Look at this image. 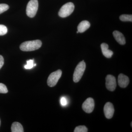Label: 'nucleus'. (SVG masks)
<instances>
[{
  "label": "nucleus",
  "mask_w": 132,
  "mask_h": 132,
  "mask_svg": "<svg viewBox=\"0 0 132 132\" xmlns=\"http://www.w3.org/2000/svg\"><path fill=\"white\" fill-rule=\"evenodd\" d=\"M120 19L122 21H132V15L123 14L120 16Z\"/></svg>",
  "instance_id": "nucleus-14"
},
{
  "label": "nucleus",
  "mask_w": 132,
  "mask_h": 132,
  "mask_svg": "<svg viewBox=\"0 0 132 132\" xmlns=\"http://www.w3.org/2000/svg\"><path fill=\"white\" fill-rule=\"evenodd\" d=\"M90 22L84 20L81 22L78 26V31L79 33H83L90 28Z\"/></svg>",
  "instance_id": "nucleus-12"
},
{
  "label": "nucleus",
  "mask_w": 132,
  "mask_h": 132,
  "mask_svg": "<svg viewBox=\"0 0 132 132\" xmlns=\"http://www.w3.org/2000/svg\"><path fill=\"white\" fill-rule=\"evenodd\" d=\"M104 112L106 118L110 119L112 118L114 113L113 105L110 102H107L104 106Z\"/></svg>",
  "instance_id": "nucleus-8"
},
{
  "label": "nucleus",
  "mask_w": 132,
  "mask_h": 132,
  "mask_svg": "<svg viewBox=\"0 0 132 132\" xmlns=\"http://www.w3.org/2000/svg\"><path fill=\"white\" fill-rule=\"evenodd\" d=\"M4 64V59L1 55H0V69L3 65Z\"/></svg>",
  "instance_id": "nucleus-21"
},
{
  "label": "nucleus",
  "mask_w": 132,
  "mask_h": 132,
  "mask_svg": "<svg viewBox=\"0 0 132 132\" xmlns=\"http://www.w3.org/2000/svg\"><path fill=\"white\" fill-rule=\"evenodd\" d=\"M106 86L107 89L113 92L115 90L116 87V78L113 76L109 75L106 78Z\"/></svg>",
  "instance_id": "nucleus-7"
},
{
  "label": "nucleus",
  "mask_w": 132,
  "mask_h": 132,
  "mask_svg": "<svg viewBox=\"0 0 132 132\" xmlns=\"http://www.w3.org/2000/svg\"><path fill=\"white\" fill-rule=\"evenodd\" d=\"M38 8V0H31L27 5L26 13L27 15L30 17L33 18L36 14Z\"/></svg>",
  "instance_id": "nucleus-4"
},
{
  "label": "nucleus",
  "mask_w": 132,
  "mask_h": 132,
  "mask_svg": "<svg viewBox=\"0 0 132 132\" xmlns=\"http://www.w3.org/2000/svg\"><path fill=\"white\" fill-rule=\"evenodd\" d=\"M42 45V42L40 40H36L22 43L20 48L21 50L24 52H31L39 49Z\"/></svg>",
  "instance_id": "nucleus-1"
},
{
  "label": "nucleus",
  "mask_w": 132,
  "mask_h": 132,
  "mask_svg": "<svg viewBox=\"0 0 132 132\" xmlns=\"http://www.w3.org/2000/svg\"><path fill=\"white\" fill-rule=\"evenodd\" d=\"M11 130L12 132H24L22 126L20 123L17 122H15L12 124Z\"/></svg>",
  "instance_id": "nucleus-13"
},
{
  "label": "nucleus",
  "mask_w": 132,
  "mask_h": 132,
  "mask_svg": "<svg viewBox=\"0 0 132 132\" xmlns=\"http://www.w3.org/2000/svg\"><path fill=\"white\" fill-rule=\"evenodd\" d=\"M27 65L24 66V68L26 69H31L34 67V60H29L27 61Z\"/></svg>",
  "instance_id": "nucleus-16"
},
{
  "label": "nucleus",
  "mask_w": 132,
  "mask_h": 132,
  "mask_svg": "<svg viewBox=\"0 0 132 132\" xmlns=\"http://www.w3.org/2000/svg\"><path fill=\"white\" fill-rule=\"evenodd\" d=\"M114 37L118 43L121 45H124L126 43V40L124 35L119 31H114L113 33Z\"/></svg>",
  "instance_id": "nucleus-10"
},
{
  "label": "nucleus",
  "mask_w": 132,
  "mask_h": 132,
  "mask_svg": "<svg viewBox=\"0 0 132 132\" xmlns=\"http://www.w3.org/2000/svg\"><path fill=\"white\" fill-rule=\"evenodd\" d=\"M94 101L92 98H88L86 100L82 105V108L86 112L91 113L94 109Z\"/></svg>",
  "instance_id": "nucleus-6"
},
{
  "label": "nucleus",
  "mask_w": 132,
  "mask_h": 132,
  "mask_svg": "<svg viewBox=\"0 0 132 132\" xmlns=\"http://www.w3.org/2000/svg\"><path fill=\"white\" fill-rule=\"evenodd\" d=\"M60 103L63 106L66 105L67 104V99L64 97H62L60 100Z\"/></svg>",
  "instance_id": "nucleus-20"
},
{
  "label": "nucleus",
  "mask_w": 132,
  "mask_h": 132,
  "mask_svg": "<svg viewBox=\"0 0 132 132\" xmlns=\"http://www.w3.org/2000/svg\"><path fill=\"white\" fill-rule=\"evenodd\" d=\"M87 128L85 126H80L76 127L74 132H87Z\"/></svg>",
  "instance_id": "nucleus-15"
},
{
  "label": "nucleus",
  "mask_w": 132,
  "mask_h": 132,
  "mask_svg": "<svg viewBox=\"0 0 132 132\" xmlns=\"http://www.w3.org/2000/svg\"><path fill=\"white\" fill-rule=\"evenodd\" d=\"M129 78L123 74H120L118 76V84L121 87H127L129 84Z\"/></svg>",
  "instance_id": "nucleus-9"
},
{
  "label": "nucleus",
  "mask_w": 132,
  "mask_h": 132,
  "mask_svg": "<svg viewBox=\"0 0 132 132\" xmlns=\"http://www.w3.org/2000/svg\"><path fill=\"white\" fill-rule=\"evenodd\" d=\"M62 72L61 70H58L53 72L48 78L47 85L50 87H53L56 85L59 79L61 77Z\"/></svg>",
  "instance_id": "nucleus-5"
},
{
  "label": "nucleus",
  "mask_w": 132,
  "mask_h": 132,
  "mask_svg": "<svg viewBox=\"0 0 132 132\" xmlns=\"http://www.w3.org/2000/svg\"><path fill=\"white\" fill-rule=\"evenodd\" d=\"M7 32L6 27L3 25H0V36L5 35Z\"/></svg>",
  "instance_id": "nucleus-18"
},
{
  "label": "nucleus",
  "mask_w": 132,
  "mask_h": 132,
  "mask_svg": "<svg viewBox=\"0 0 132 132\" xmlns=\"http://www.w3.org/2000/svg\"><path fill=\"white\" fill-rule=\"evenodd\" d=\"M103 55L107 58H111L113 55V52L108 49L109 46L105 43H102L101 45Z\"/></svg>",
  "instance_id": "nucleus-11"
},
{
  "label": "nucleus",
  "mask_w": 132,
  "mask_h": 132,
  "mask_svg": "<svg viewBox=\"0 0 132 132\" xmlns=\"http://www.w3.org/2000/svg\"><path fill=\"white\" fill-rule=\"evenodd\" d=\"M9 5L6 4H0V14L6 12L9 9Z\"/></svg>",
  "instance_id": "nucleus-17"
},
{
  "label": "nucleus",
  "mask_w": 132,
  "mask_h": 132,
  "mask_svg": "<svg viewBox=\"0 0 132 132\" xmlns=\"http://www.w3.org/2000/svg\"><path fill=\"white\" fill-rule=\"evenodd\" d=\"M8 92L7 88L6 85L0 83V93L6 94Z\"/></svg>",
  "instance_id": "nucleus-19"
},
{
  "label": "nucleus",
  "mask_w": 132,
  "mask_h": 132,
  "mask_svg": "<svg viewBox=\"0 0 132 132\" xmlns=\"http://www.w3.org/2000/svg\"><path fill=\"white\" fill-rule=\"evenodd\" d=\"M76 32H77V34H78V33H79V31H77Z\"/></svg>",
  "instance_id": "nucleus-22"
},
{
  "label": "nucleus",
  "mask_w": 132,
  "mask_h": 132,
  "mask_svg": "<svg viewBox=\"0 0 132 132\" xmlns=\"http://www.w3.org/2000/svg\"><path fill=\"white\" fill-rule=\"evenodd\" d=\"M86 65L84 61H81L76 66L73 75V80L75 82H79L84 74Z\"/></svg>",
  "instance_id": "nucleus-2"
},
{
  "label": "nucleus",
  "mask_w": 132,
  "mask_h": 132,
  "mask_svg": "<svg viewBox=\"0 0 132 132\" xmlns=\"http://www.w3.org/2000/svg\"><path fill=\"white\" fill-rule=\"evenodd\" d=\"M131 126H132V122H131Z\"/></svg>",
  "instance_id": "nucleus-24"
},
{
  "label": "nucleus",
  "mask_w": 132,
  "mask_h": 132,
  "mask_svg": "<svg viewBox=\"0 0 132 132\" xmlns=\"http://www.w3.org/2000/svg\"><path fill=\"white\" fill-rule=\"evenodd\" d=\"M1 119H0V126H1Z\"/></svg>",
  "instance_id": "nucleus-23"
},
{
  "label": "nucleus",
  "mask_w": 132,
  "mask_h": 132,
  "mask_svg": "<svg viewBox=\"0 0 132 132\" xmlns=\"http://www.w3.org/2000/svg\"><path fill=\"white\" fill-rule=\"evenodd\" d=\"M75 9L73 3L68 2L62 6L59 12V15L62 18H65L70 15Z\"/></svg>",
  "instance_id": "nucleus-3"
}]
</instances>
